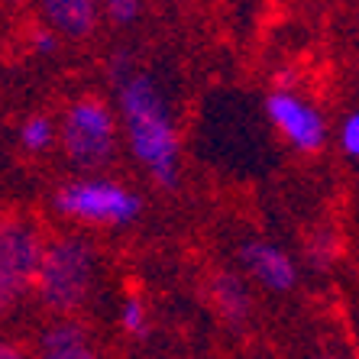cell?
<instances>
[{
    "label": "cell",
    "instance_id": "4fadbf2b",
    "mask_svg": "<svg viewBox=\"0 0 359 359\" xmlns=\"http://www.w3.org/2000/svg\"><path fill=\"white\" fill-rule=\"evenodd\" d=\"M100 10H104V17H107L114 26H126L142 13V4L140 0H107Z\"/></svg>",
    "mask_w": 359,
    "mask_h": 359
},
{
    "label": "cell",
    "instance_id": "6da1fadb",
    "mask_svg": "<svg viewBox=\"0 0 359 359\" xmlns=\"http://www.w3.org/2000/svg\"><path fill=\"white\" fill-rule=\"evenodd\" d=\"M120 117H123L126 142L152 182L159 188L178 184V162H182V142L178 130L168 117L165 97L146 72L120 81Z\"/></svg>",
    "mask_w": 359,
    "mask_h": 359
},
{
    "label": "cell",
    "instance_id": "7a4b0ae2",
    "mask_svg": "<svg viewBox=\"0 0 359 359\" xmlns=\"http://www.w3.org/2000/svg\"><path fill=\"white\" fill-rule=\"evenodd\" d=\"M94 285V246L81 233H62L49 240L46 246V259L36 282L42 304L55 311L59 318H72L88 301Z\"/></svg>",
    "mask_w": 359,
    "mask_h": 359
},
{
    "label": "cell",
    "instance_id": "ba28073f",
    "mask_svg": "<svg viewBox=\"0 0 359 359\" xmlns=\"http://www.w3.org/2000/svg\"><path fill=\"white\" fill-rule=\"evenodd\" d=\"M33 359H100V353L91 346V337L81 320L59 318L42 330L39 350Z\"/></svg>",
    "mask_w": 359,
    "mask_h": 359
},
{
    "label": "cell",
    "instance_id": "e0dca14e",
    "mask_svg": "<svg viewBox=\"0 0 359 359\" xmlns=\"http://www.w3.org/2000/svg\"><path fill=\"white\" fill-rule=\"evenodd\" d=\"M0 359H29V356H26L20 346H13V343H4V346H0Z\"/></svg>",
    "mask_w": 359,
    "mask_h": 359
},
{
    "label": "cell",
    "instance_id": "277c9868",
    "mask_svg": "<svg viewBox=\"0 0 359 359\" xmlns=\"http://www.w3.org/2000/svg\"><path fill=\"white\" fill-rule=\"evenodd\" d=\"M52 208L65 220L94 226H126L140 217L142 198L110 178H75L65 182L52 198Z\"/></svg>",
    "mask_w": 359,
    "mask_h": 359
},
{
    "label": "cell",
    "instance_id": "5bb4252c",
    "mask_svg": "<svg viewBox=\"0 0 359 359\" xmlns=\"http://www.w3.org/2000/svg\"><path fill=\"white\" fill-rule=\"evenodd\" d=\"M311 259H314V266H330V262L337 259V240L330 230H324V233H318L314 240H311Z\"/></svg>",
    "mask_w": 359,
    "mask_h": 359
},
{
    "label": "cell",
    "instance_id": "3957f363",
    "mask_svg": "<svg viewBox=\"0 0 359 359\" xmlns=\"http://www.w3.org/2000/svg\"><path fill=\"white\" fill-rule=\"evenodd\" d=\"M59 142L65 159L81 172H100L117 156V120L114 110L94 94L72 100L62 114Z\"/></svg>",
    "mask_w": 359,
    "mask_h": 359
},
{
    "label": "cell",
    "instance_id": "ac0fdd59",
    "mask_svg": "<svg viewBox=\"0 0 359 359\" xmlns=\"http://www.w3.org/2000/svg\"><path fill=\"white\" fill-rule=\"evenodd\" d=\"M320 359H330V356H320Z\"/></svg>",
    "mask_w": 359,
    "mask_h": 359
},
{
    "label": "cell",
    "instance_id": "8fae6325",
    "mask_svg": "<svg viewBox=\"0 0 359 359\" xmlns=\"http://www.w3.org/2000/svg\"><path fill=\"white\" fill-rule=\"evenodd\" d=\"M55 136H59L55 133V123L46 114H33V117H26L20 123V146L26 152H46Z\"/></svg>",
    "mask_w": 359,
    "mask_h": 359
},
{
    "label": "cell",
    "instance_id": "9c48e42d",
    "mask_svg": "<svg viewBox=\"0 0 359 359\" xmlns=\"http://www.w3.org/2000/svg\"><path fill=\"white\" fill-rule=\"evenodd\" d=\"M39 10L46 26L65 39H88L97 26V4L91 0H46Z\"/></svg>",
    "mask_w": 359,
    "mask_h": 359
},
{
    "label": "cell",
    "instance_id": "52a82bcc",
    "mask_svg": "<svg viewBox=\"0 0 359 359\" xmlns=\"http://www.w3.org/2000/svg\"><path fill=\"white\" fill-rule=\"evenodd\" d=\"M240 262L269 292H288V288H294V282H298L292 256H288L282 246H276V243H266V240L243 243Z\"/></svg>",
    "mask_w": 359,
    "mask_h": 359
},
{
    "label": "cell",
    "instance_id": "8992f818",
    "mask_svg": "<svg viewBox=\"0 0 359 359\" xmlns=\"http://www.w3.org/2000/svg\"><path fill=\"white\" fill-rule=\"evenodd\" d=\"M266 110L269 120L276 123V130L292 142L294 149L301 152H318L327 140L324 130V117L318 114L314 104L301 100L298 94H292L288 88H278L266 97Z\"/></svg>",
    "mask_w": 359,
    "mask_h": 359
},
{
    "label": "cell",
    "instance_id": "d6986e66",
    "mask_svg": "<svg viewBox=\"0 0 359 359\" xmlns=\"http://www.w3.org/2000/svg\"><path fill=\"white\" fill-rule=\"evenodd\" d=\"M356 29H359V26H356Z\"/></svg>",
    "mask_w": 359,
    "mask_h": 359
},
{
    "label": "cell",
    "instance_id": "5b68a950",
    "mask_svg": "<svg viewBox=\"0 0 359 359\" xmlns=\"http://www.w3.org/2000/svg\"><path fill=\"white\" fill-rule=\"evenodd\" d=\"M46 246L39 226L29 220H7L0 230V304L10 308L13 298L26 288H36L46 259Z\"/></svg>",
    "mask_w": 359,
    "mask_h": 359
},
{
    "label": "cell",
    "instance_id": "30bf717a",
    "mask_svg": "<svg viewBox=\"0 0 359 359\" xmlns=\"http://www.w3.org/2000/svg\"><path fill=\"white\" fill-rule=\"evenodd\" d=\"M208 298H210V304H214V311H217L230 327H243L250 320L252 298H250L246 282H243L236 272H217V276L210 278Z\"/></svg>",
    "mask_w": 359,
    "mask_h": 359
},
{
    "label": "cell",
    "instance_id": "9a60e30c",
    "mask_svg": "<svg viewBox=\"0 0 359 359\" xmlns=\"http://www.w3.org/2000/svg\"><path fill=\"white\" fill-rule=\"evenodd\" d=\"M340 146L346 156H359V110H353L340 126Z\"/></svg>",
    "mask_w": 359,
    "mask_h": 359
},
{
    "label": "cell",
    "instance_id": "7c38bea8",
    "mask_svg": "<svg viewBox=\"0 0 359 359\" xmlns=\"http://www.w3.org/2000/svg\"><path fill=\"white\" fill-rule=\"evenodd\" d=\"M146 324H149V314H146V304L140 298H126L123 308H120V327L126 334L142 337L146 334Z\"/></svg>",
    "mask_w": 359,
    "mask_h": 359
},
{
    "label": "cell",
    "instance_id": "2e32d148",
    "mask_svg": "<svg viewBox=\"0 0 359 359\" xmlns=\"http://www.w3.org/2000/svg\"><path fill=\"white\" fill-rule=\"evenodd\" d=\"M33 42H36V49H39V52H55V42H59V36L52 33V29H36Z\"/></svg>",
    "mask_w": 359,
    "mask_h": 359
}]
</instances>
